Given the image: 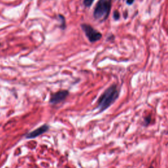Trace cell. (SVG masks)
Returning <instances> with one entry per match:
<instances>
[{
  "label": "cell",
  "instance_id": "cell-1",
  "mask_svg": "<svg viewBox=\"0 0 168 168\" xmlns=\"http://www.w3.org/2000/svg\"><path fill=\"white\" fill-rule=\"evenodd\" d=\"M119 97V90L117 85L114 84L105 91L98 100V108L103 112L110 107Z\"/></svg>",
  "mask_w": 168,
  "mask_h": 168
},
{
  "label": "cell",
  "instance_id": "cell-2",
  "mask_svg": "<svg viewBox=\"0 0 168 168\" xmlns=\"http://www.w3.org/2000/svg\"><path fill=\"white\" fill-rule=\"evenodd\" d=\"M112 0H98L93 12V17L96 20L105 21L109 16Z\"/></svg>",
  "mask_w": 168,
  "mask_h": 168
},
{
  "label": "cell",
  "instance_id": "cell-3",
  "mask_svg": "<svg viewBox=\"0 0 168 168\" xmlns=\"http://www.w3.org/2000/svg\"><path fill=\"white\" fill-rule=\"evenodd\" d=\"M81 28L87 36L89 41L91 43H94L97 41H99L102 38V34L95 30L93 26L87 24H82L81 25Z\"/></svg>",
  "mask_w": 168,
  "mask_h": 168
},
{
  "label": "cell",
  "instance_id": "cell-4",
  "mask_svg": "<svg viewBox=\"0 0 168 168\" xmlns=\"http://www.w3.org/2000/svg\"><path fill=\"white\" fill-rule=\"evenodd\" d=\"M69 95V92L68 91L66 90H62L59 91L58 92L54 93L53 95H52L51 97L50 98L49 102L51 104H58L61 102H63V101L66 99V98L68 97Z\"/></svg>",
  "mask_w": 168,
  "mask_h": 168
},
{
  "label": "cell",
  "instance_id": "cell-5",
  "mask_svg": "<svg viewBox=\"0 0 168 168\" xmlns=\"http://www.w3.org/2000/svg\"><path fill=\"white\" fill-rule=\"evenodd\" d=\"M49 126L48 125H43L41 127L37 128L36 129L34 130L33 132L28 133L26 135V139H34V138H36L38 137V136L42 135L43 133L47 132L49 130Z\"/></svg>",
  "mask_w": 168,
  "mask_h": 168
},
{
  "label": "cell",
  "instance_id": "cell-6",
  "mask_svg": "<svg viewBox=\"0 0 168 168\" xmlns=\"http://www.w3.org/2000/svg\"><path fill=\"white\" fill-rule=\"evenodd\" d=\"M59 19H60V21H61V25H60L61 28L63 30H65L66 27L65 18L63 15H61V14H59Z\"/></svg>",
  "mask_w": 168,
  "mask_h": 168
},
{
  "label": "cell",
  "instance_id": "cell-7",
  "mask_svg": "<svg viewBox=\"0 0 168 168\" xmlns=\"http://www.w3.org/2000/svg\"><path fill=\"white\" fill-rule=\"evenodd\" d=\"M95 0H83V4L86 7H90Z\"/></svg>",
  "mask_w": 168,
  "mask_h": 168
},
{
  "label": "cell",
  "instance_id": "cell-8",
  "mask_svg": "<svg viewBox=\"0 0 168 168\" xmlns=\"http://www.w3.org/2000/svg\"><path fill=\"white\" fill-rule=\"evenodd\" d=\"M113 18H114V19L115 20V21H118V20L120 19V14L119 13V11H117V10H116V11H114Z\"/></svg>",
  "mask_w": 168,
  "mask_h": 168
},
{
  "label": "cell",
  "instance_id": "cell-9",
  "mask_svg": "<svg viewBox=\"0 0 168 168\" xmlns=\"http://www.w3.org/2000/svg\"><path fill=\"white\" fill-rule=\"evenodd\" d=\"M150 122H151V117H150V116H147L144 119V122H145V125H149V123H150Z\"/></svg>",
  "mask_w": 168,
  "mask_h": 168
},
{
  "label": "cell",
  "instance_id": "cell-10",
  "mask_svg": "<svg viewBox=\"0 0 168 168\" xmlns=\"http://www.w3.org/2000/svg\"><path fill=\"white\" fill-rule=\"evenodd\" d=\"M135 0H127L126 1V3H127L128 6H132V5L134 3Z\"/></svg>",
  "mask_w": 168,
  "mask_h": 168
},
{
  "label": "cell",
  "instance_id": "cell-11",
  "mask_svg": "<svg viewBox=\"0 0 168 168\" xmlns=\"http://www.w3.org/2000/svg\"><path fill=\"white\" fill-rule=\"evenodd\" d=\"M112 39H114V36L113 35H112L111 36H109V37H108V38H107V40H111V39H112Z\"/></svg>",
  "mask_w": 168,
  "mask_h": 168
},
{
  "label": "cell",
  "instance_id": "cell-12",
  "mask_svg": "<svg viewBox=\"0 0 168 168\" xmlns=\"http://www.w3.org/2000/svg\"><path fill=\"white\" fill-rule=\"evenodd\" d=\"M149 168H154V167H153V166H152V165H151V166H150V167Z\"/></svg>",
  "mask_w": 168,
  "mask_h": 168
},
{
  "label": "cell",
  "instance_id": "cell-13",
  "mask_svg": "<svg viewBox=\"0 0 168 168\" xmlns=\"http://www.w3.org/2000/svg\"><path fill=\"white\" fill-rule=\"evenodd\" d=\"M118 1H119V0H118Z\"/></svg>",
  "mask_w": 168,
  "mask_h": 168
}]
</instances>
